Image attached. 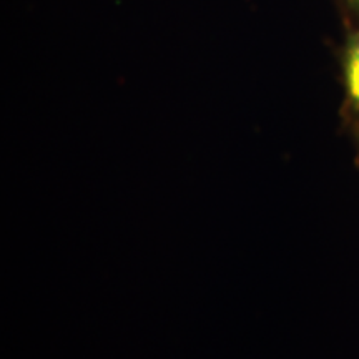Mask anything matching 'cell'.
I'll use <instances>...</instances> for the list:
<instances>
[{
	"mask_svg": "<svg viewBox=\"0 0 359 359\" xmlns=\"http://www.w3.org/2000/svg\"><path fill=\"white\" fill-rule=\"evenodd\" d=\"M341 82H343V118L359 140V24L349 30L341 50Z\"/></svg>",
	"mask_w": 359,
	"mask_h": 359,
	"instance_id": "obj_1",
	"label": "cell"
},
{
	"mask_svg": "<svg viewBox=\"0 0 359 359\" xmlns=\"http://www.w3.org/2000/svg\"><path fill=\"white\" fill-rule=\"evenodd\" d=\"M339 4V7L343 8L348 15H351L353 19L359 22V0H336Z\"/></svg>",
	"mask_w": 359,
	"mask_h": 359,
	"instance_id": "obj_2",
	"label": "cell"
},
{
	"mask_svg": "<svg viewBox=\"0 0 359 359\" xmlns=\"http://www.w3.org/2000/svg\"><path fill=\"white\" fill-rule=\"evenodd\" d=\"M358 145H359V140H358ZM358 165H359V151H358Z\"/></svg>",
	"mask_w": 359,
	"mask_h": 359,
	"instance_id": "obj_3",
	"label": "cell"
}]
</instances>
